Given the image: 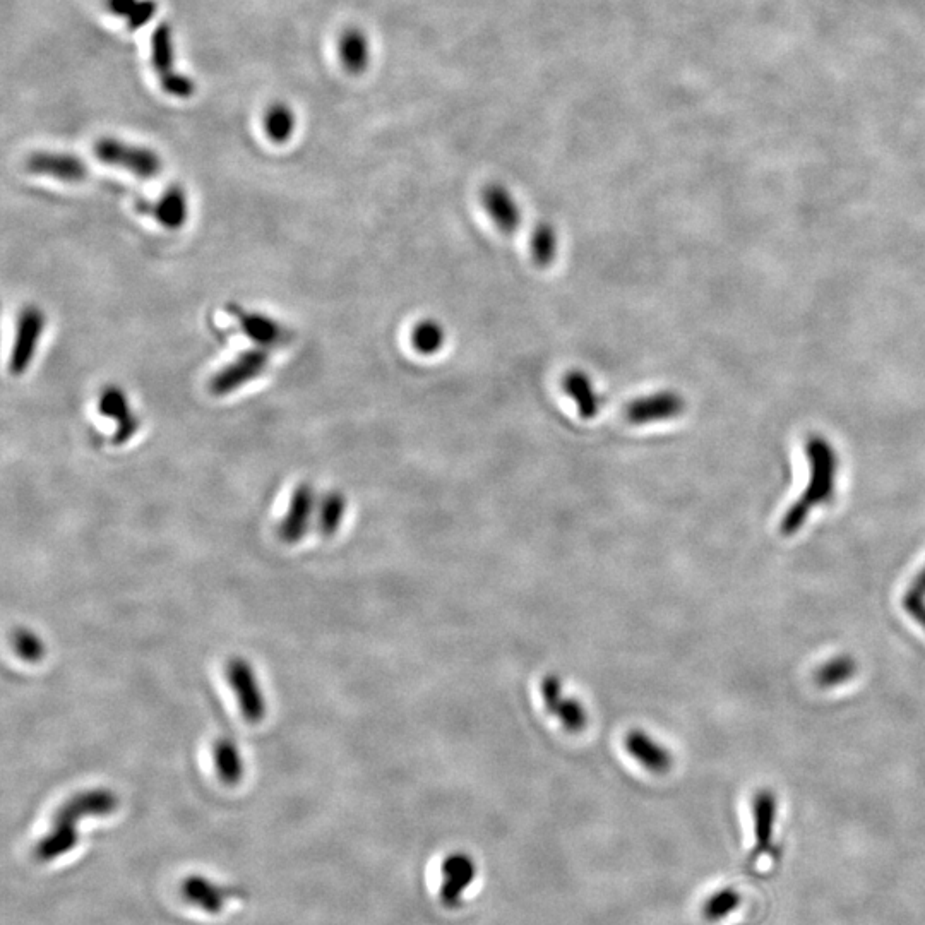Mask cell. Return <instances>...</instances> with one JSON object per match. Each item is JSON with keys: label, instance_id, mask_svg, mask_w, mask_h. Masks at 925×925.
Segmentation results:
<instances>
[{"label": "cell", "instance_id": "28", "mask_svg": "<svg viewBox=\"0 0 925 925\" xmlns=\"http://www.w3.org/2000/svg\"><path fill=\"white\" fill-rule=\"evenodd\" d=\"M446 343V329L434 319H424L413 328L412 345L422 355L441 352Z\"/></svg>", "mask_w": 925, "mask_h": 925}, {"label": "cell", "instance_id": "21", "mask_svg": "<svg viewBox=\"0 0 925 925\" xmlns=\"http://www.w3.org/2000/svg\"><path fill=\"white\" fill-rule=\"evenodd\" d=\"M341 64L352 74H362L369 67L370 45L360 30H347L338 43Z\"/></svg>", "mask_w": 925, "mask_h": 925}, {"label": "cell", "instance_id": "23", "mask_svg": "<svg viewBox=\"0 0 925 925\" xmlns=\"http://www.w3.org/2000/svg\"><path fill=\"white\" fill-rule=\"evenodd\" d=\"M184 895L189 902L194 903L199 908H203L209 914L220 912L223 903L228 896L232 895L230 891L218 888L206 879L194 878L187 879L184 884Z\"/></svg>", "mask_w": 925, "mask_h": 925}, {"label": "cell", "instance_id": "14", "mask_svg": "<svg viewBox=\"0 0 925 925\" xmlns=\"http://www.w3.org/2000/svg\"><path fill=\"white\" fill-rule=\"evenodd\" d=\"M98 408L103 417L112 418L117 424V430L112 439L115 446H122L131 441L132 436L139 430V418L132 413L126 393L117 386H110L100 396Z\"/></svg>", "mask_w": 925, "mask_h": 925}, {"label": "cell", "instance_id": "15", "mask_svg": "<svg viewBox=\"0 0 925 925\" xmlns=\"http://www.w3.org/2000/svg\"><path fill=\"white\" fill-rule=\"evenodd\" d=\"M136 209L144 215L153 216L162 227L168 230H179L184 227L185 221L189 218V203H187V194L180 185H172L167 191L163 192L162 197L155 203H146L139 201Z\"/></svg>", "mask_w": 925, "mask_h": 925}, {"label": "cell", "instance_id": "1", "mask_svg": "<svg viewBox=\"0 0 925 925\" xmlns=\"http://www.w3.org/2000/svg\"><path fill=\"white\" fill-rule=\"evenodd\" d=\"M119 807V797L108 788H91L66 800L54 816L52 830L35 847L36 859L50 862L71 852L78 843L79 819L108 816Z\"/></svg>", "mask_w": 925, "mask_h": 925}, {"label": "cell", "instance_id": "3", "mask_svg": "<svg viewBox=\"0 0 925 925\" xmlns=\"http://www.w3.org/2000/svg\"><path fill=\"white\" fill-rule=\"evenodd\" d=\"M96 158L108 167L122 168L141 179H153L162 172V158L144 146L124 143L119 139H98L93 148Z\"/></svg>", "mask_w": 925, "mask_h": 925}, {"label": "cell", "instance_id": "30", "mask_svg": "<svg viewBox=\"0 0 925 925\" xmlns=\"http://www.w3.org/2000/svg\"><path fill=\"white\" fill-rule=\"evenodd\" d=\"M12 648L21 660L28 663L42 662L47 653V646L43 643V639L31 629H24V627H19L12 633Z\"/></svg>", "mask_w": 925, "mask_h": 925}, {"label": "cell", "instance_id": "29", "mask_svg": "<svg viewBox=\"0 0 925 925\" xmlns=\"http://www.w3.org/2000/svg\"><path fill=\"white\" fill-rule=\"evenodd\" d=\"M740 902H742V896L739 895V891L734 888H722L706 900L703 905V915L710 922H720L730 914H734L735 910L740 907Z\"/></svg>", "mask_w": 925, "mask_h": 925}, {"label": "cell", "instance_id": "5", "mask_svg": "<svg viewBox=\"0 0 925 925\" xmlns=\"http://www.w3.org/2000/svg\"><path fill=\"white\" fill-rule=\"evenodd\" d=\"M540 699L547 715L561 725L569 734H579L588 725V711L581 699L567 693L561 677L545 675L540 682Z\"/></svg>", "mask_w": 925, "mask_h": 925}, {"label": "cell", "instance_id": "8", "mask_svg": "<svg viewBox=\"0 0 925 925\" xmlns=\"http://www.w3.org/2000/svg\"><path fill=\"white\" fill-rule=\"evenodd\" d=\"M269 364V352L266 348H251L240 353L237 359L218 370L209 381V393L215 396H227L235 393L245 384L254 381L263 374Z\"/></svg>", "mask_w": 925, "mask_h": 925}, {"label": "cell", "instance_id": "4", "mask_svg": "<svg viewBox=\"0 0 925 925\" xmlns=\"http://www.w3.org/2000/svg\"><path fill=\"white\" fill-rule=\"evenodd\" d=\"M151 66L167 95L174 98H191L194 95V81L175 69L174 35L168 23L158 24L151 35Z\"/></svg>", "mask_w": 925, "mask_h": 925}, {"label": "cell", "instance_id": "11", "mask_svg": "<svg viewBox=\"0 0 925 925\" xmlns=\"http://www.w3.org/2000/svg\"><path fill=\"white\" fill-rule=\"evenodd\" d=\"M28 172L43 177L66 182V184H79L88 179L90 168L76 155L69 153H52V151H38L26 160Z\"/></svg>", "mask_w": 925, "mask_h": 925}, {"label": "cell", "instance_id": "24", "mask_svg": "<svg viewBox=\"0 0 925 925\" xmlns=\"http://www.w3.org/2000/svg\"><path fill=\"white\" fill-rule=\"evenodd\" d=\"M347 508V497L338 490H331L321 499L317 508V530L321 535L333 537L340 530Z\"/></svg>", "mask_w": 925, "mask_h": 925}, {"label": "cell", "instance_id": "13", "mask_svg": "<svg viewBox=\"0 0 925 925\" xmlns=\"http://www.w3.org/2000/svg\"><path fill=\"white\" fill-rule=\"evenodd\" d=\"M477 876V866L466 854L449 855L442 862L441 902L449 908L460 907L466 890Z\"/></svg>", "mask_w": 925, "mask_h": 925}, {"label": "cell", "instance_id": "9", "mask_svg": "<svg viewBox=\"0 0 925 925\" xmlns=\"http://www.w3.org/2000/svg\"><path fill=\"white\" fill-rule=\"evenodd\" d=\"M684 410L686 401L681 394L675 391H660L631 401L624 408V417L629 424L648 425L681 417Z\"/></svg>", "mask_w": 925, "mask_h": 925}, {"label": "cell", "instance_id": "12", "mask_svg": "<svg viewBox=\"0 0 925 925\" xmlns=\"http://www.w3.org/2000/svg\"><path fill=\"white\" fill-rule=\"evenodd\" d=\"M316 492L311 484H300L293 490L287 513L281 518L278 535L285 544H297L311 526L312 516L316 513Z\"/></svg>", "mask_w": 925, "mask_h": 925}, {"label": "cell", "instance_id": "19", "mask_svg": "<svg viewBox=\"0 0 925 925\" xmlns=\"http://www.w3.org/2000/svg\"><path fill=\"white\" fill-rule=\"evenodd\" d=\"M562 388L567 396L578 406L579 415L583 418H595L600 412L602 400L598 396L593 381L581 370H573L564 377Z\"/></svg>", "mask_w": 925, "mask_h": 925}, {"label": "cell", "instance_id": "16", "mask_svg": "<svg viewBox=\"0 0 925 925\" xmlns=\"http://www.w3.org/2000/svg\"><path fill=\"white\" fill-rule=\"evenodd\" d=\"M482 203L490 220L496 223L501 232L513 235L521 225V209L513 194L501 184H489L482 192Z\"/></svg>", "mask_w": 925, "mask_h": 925}, {"label": "cell", "instance_id": "22", "mask_svg": "<svg viewBox=\"0 0 925 925\" xmlns=\"http://www.w3.org/2000/svg\"><path fill=\"white\" fill-rule=\"evenodd\" d=\"M105 6L117 18L126 19L132 31L141 30L158 11L155 0H105Z\"/></svg>", "mask_w": 925, "mask_h": 925}, {"label": "cell", "instance_id": "7", "mask_svg": "<svg viewBox=\"0 0 925 925\" xmlns=\"http://www.w3.org/2000/svg\"><path fill=\"white\" fill-rule=\"evenodd\" d=\"M45 326H47L45 312L38 309L36 305H28L19 312L16 336H14L11 359H9V372L12 376H23L24 372L30 369Z\"/></svg>", "mask_w": 925, "mask_h": 925}, {"label": "cell", "instance_id": "17", "mask_svg": "<svg viewBox=\"0 0 925 925\" xmlns=\"http://www.w3.org/2000/svg\"><path fill=\"white\" fill-rule=\"evenodd\" d=\"M228 312L239 321L240 329L249 340L257 343L259 347H273L287 338V331L278 321L266 314L244 311L239 305H228Z\"/></svg>", "mask_w": 925, "mask_h": 925}, {"label": "cell", "instance_id": "20", "mask_svg": "<svg viewBox=\"0 0 925 925\" xmlns=\"http://www.w3.org/2000/svg\"><path fill=\"white\" fill-rule=\"evenodd\" d=\"M213 763L216 775L221 782L233 787L239 785L244 778V759L240 756V749L235 740L230 737H220L213 746Z\"/></svg>", "mask_w": 925, "mask_h": 925}, {"label": "cell", "instance_id": "10", "mask_svg": "<svg viewBox=\"0 0 925 925\" xmlns=\"http://www.w3.org/2000/svg\"><path fill=\"white\" fill-rule=\"evenodd\" d=\"M622 746L634 763L639 764L643 770L650 771L653 775L669 773L674 764L672 752L646 730L627 732L622 740Z\"/></svg>", "mask_w": 925, "mask_h": 925}, {"label": "cell", "instance_id": "6", "mask_svg": "<svg viewBox=\"0 0 925 925\" xmlns=\"http://www.w3.org/2000/svg\"><path fill=\"white\" fill-rule=\"evenodd\" d=\"M228 684L232 687L233 693L237 696L240 711L245 722L257 725L266 718V696L263 693V687L257 681L256 672L252 669L251 663L242 657H233L228 660L225 667Z\"/></svg>", "mask_w": 925, "mask_h": 925}, {"label": "cell", "instance_id": "26", "mask_svg": "<svg viewBox=\"0 0 925 925\" xmlns=\"http://www.w3.org/2000/svg\"><path fill=\"white\" fill-rule=\"evenodd\" d=\"M557 247H559V239H557L555 228L547 221L538 223L530 235V252H532L535 264L540 268H549L557 256Z\"/></svg>", "mask_w": 925, "mask_h": 925}, {"label": "cell", "instance_id": "2", "mask_svg": "<svg viewBox=\"0 0 925 925\" xmlns=\"http://www.w3.org/2000/svg\"><path fill=\"white\" fill-rule=\"evenodd\" d=\"M806 456L811 475L799 501L790 506L780 523V532L785 537L799 532L812 509L830 502L835 496L838 454L833 446L824 437L811 436L806 441Z\"/></svg>", "mask_w": 925, "mask_h": 925}, {"label": "cell", "instance_id": "27", "mask_svg": "<svg viewBox=\"0 0 925 925\" xmlns=\"http://www.w3.org/2000/svg\"><path fill=\"white\" fill-rule=\"evenodd\" d=\"M264 129L273 143L283 144L290 141L295 131V115L292 108L283 103H275L273 107H269L264 115Z\"/></svg>", "mask_w": 925, "mask_h": 925}, {"label": "cell", "instance_id": "31", "mask_svg": "<svg viewBox=\"0 0 925 925\" xmlns=\"http://www.w3.org/2000/svg\"><path fill=\"white\" fill-rule=\"evenodd\" d=\"M902 605L907 614L925 629V567L915 576L912 585L908 586Z\"/></svg>", "mask_w": 925, "mask_h": 925}, {"label": "cell", "instance_id": "18", "mask_svg": "<svg viewBox=\"0 0 925 925\" xmlns=\"http://www.w3.org/2000/svg\"><path fill=\"white\" fill-rule=\"evenodd\" d=\"M752 819L756 836V855L766 854L773 843L776 819V797L771 790H758L752 797Z\"/></svg>", "mask_w": 925, "mask_h": 925}, {"label": "cell", "instance_id": "25", "mask_svg": "<svg viewBox=\"0 0 925 925\" xmlns=\"http://www.w3.org/2000/svg\"><path fill=\"white\" fill-rule=\"evenodd\" d=\"M857 674V662L848 655L831 658L830 662L818 667L814 674V682L821 689H833L850 681Z\"/></svg>", "mask_w": 925, "mask_h": 925}]
</instances>
